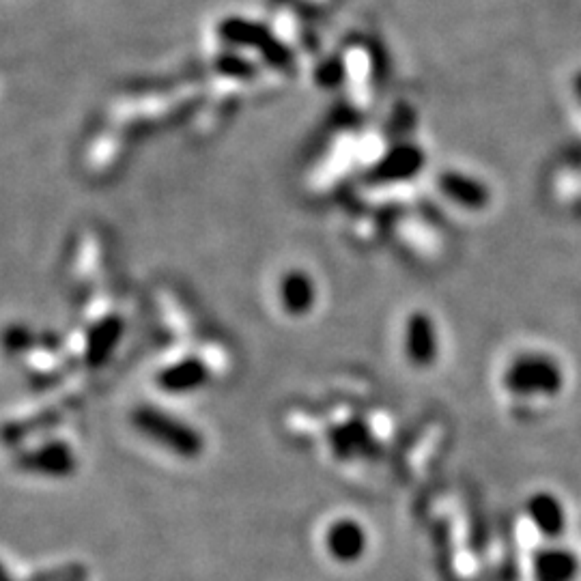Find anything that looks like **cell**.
<instances>
[{"mask_svg":"<svg viewBox=\"0 0 581 581\" xmlns=\"http://www.w3.org/2000/svg\"><path fill=\"white\" fill-rule=\"evenodd\" d=\"M330 442L336 457L345 461L358 455L368 459H375L379 455V444L362 420H351L347 424H340V427H334L330 431Z\"/></svg>","mask_w":581,"mask_h":581,"instance_id":"4","label":"cell"},{"mask_svg":"<svg viewBox=\"0 0 581 581\" xmlns=\"http://www.w3.org/2000/svg\"><path fill=\"white\" fill-rule=\"evenodd\" d=\"M579 571V556L564 547H545L532 560L534 581H575Z\"/></svg>","mask_w":581,"mask_h":581,"instance_id":"7","label":"cell"},{"mask_svg":"<svg viewBox=\"0 0 581 581\" xmlns=\"http://www.w3.org/2000/svg\"><path fill=\"white\" fill-rule=\"evenodd\" d=\"M78 581H84V579H78Z\"/></svg>","mask_w":581,"mask_h":581,"instance_id":"13","label":"cell"},{"mask_svg":"<svg viewBox=\"0 0 581 581\" xmlns=\"http://www.w3.org/2000/svg\"><path fill=\"white\" fill-rule=\"evenodd\" d=\"M504 386L523 399H554L564 388V371L545 353H523L506 366Z\"/></svg>","mask_w":581,"mask_h":581,"instance_id":"1","label":"cell"},{"mask_svg":"<svg viewBox=\"0 0 581 581\" xmlns=\"http://www.w3.org/2000/svg\"><path fill=\"white\" fill-rule=\"evenodd\" d=\"M407 353H409V360H412L416 366H429L435 362L437 338L433 332V325L424 317H416L412 319V323H409Z\"/></svg>","mask_w":581,"mask_h":581,"instance_id":"9","label":"cell"},{"mask_svg":"<svg viewBox=\"0 0 581 581\" xmlns=\"http://www.w3.org/2000/svg\"><path fill=\"white\" fill-rule=\"evenodd\" d=\"M134 427L155 444L175 452L177 457L194 459L203 452V437L190 424L177 420L158 407H138L132 416Z\"/></svg>","mask_w":581,"mask_h":581,"instance_id":"2","label":"cell"},{"mask_svg":"<svg viewBox=\"0 0 581 581\" xmlns=\"http://www.w3.org/2000/svg\"><path fill=\"white\" fill-rule=\"evenodd\" d=\"M526 513L534 528L545 538L556 541L566 530V510L558 495L549 491H536L530 495L526 504Z\"/></svg>","mask_w":581,"mask_h":581,"instance_id":"5","label":"cell"},{"mask_svg":"<svg viewBox=\"0 0 581 581\" xmlns=\"http://www.w3.org/2000/svg\"><path fill=\"white\" fill-rule=\"evenodd\" d=\"M444 190L452 196H457L459 201H465V205H485V190L478 188V183L465 179V177H446Z\"/></svg>","mask_w":581,"mask_h":581,"instance_id":"10","label":"cell"},{"mask_svg":"<svg viewBox=\"0 0 581 581\" xmlns=\"http://www.w3.org/2000/svg\"><path fill=\"white\" fill-rule=\"evenodd\" d=\"M577 95H579V99H581V76L577 78Z\"/></svg>","mask_w":581,"mask_h":581,"instance_id":"12","label":"cell"},{"mask_svg":"<svg viewBox=\"0 0 581 581\" xmlns=\"http://www.w3.org/2000/svg\"><path fill=\"white\" fill-rule=\"evenodd\" d=\"M76 455L65 442H46L16 457V467L22 472L50 478H67L76 472Z\"/></svg>","mask_w":581,"mask_h":581,"instance_id":"3","label":"cell"},{"mask_svg":"<svg viewBox=\"0 0 581 581\" xmlns=\"http://www.w3.org/2000/svg\"><path fill=\"white\" fill-rule=\"evenodd\" d=\"M87 577V571L82 569L78 564H69V566H61V569H52V571H41L37 575H33L31 579L26 581H78ZM5 581H11L9 575H5Z\"/></svg>","mask_w":581,"mask_h":581,"instance_id":"11","label":"cell"},{"mask_svg":"<svg viewBox=\"0 0 581 581\" xmlns=\"http://www.w3.org/2000/svg\"><path fill=\"white\" fill-rule=\"evenodd\" d=\"M366 543L364 528L353 519L334 521L328 534H325V547H328L330 556L345 564L360 560L366 551Z\"/></svg>","mask_w":581,"mask_h":581,"instance_id":"6","label":"cell"},{"mask_svg":"<svg viewBox=\"0 0 581 581\" xmlns=\"http://www.w3.org/2000/svg\"><path fill=\"white\" fill-rule=\"evenodd\" d=\"M207 379L209 371L201 360H183L164 368L158 377V384L170 394H186L201 388Z\"/></svg>","mask_w":581,"mask_h":581,"instance_id":"8","label":"cell"}]
</instances>
